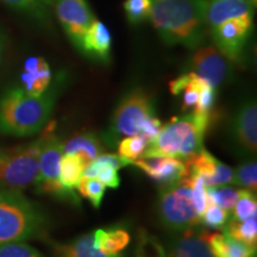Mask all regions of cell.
<instances>
[{
	"label": "cell",
	"mask_w": 257,
	"mask_h": 257,
	"mask_svg": "<svg viewBox=\"0 0 257 257\" xmlns=\"http://www.w3.org/2000/svg\"><path fill=\"white\" fill-rule=\"evenodd\" d=\"M149 21L169 46L197 49L207 35L204 0H150Z\"/></svg>",
	"instance_id": "obj_1"
},
{
	"label": "cell",
	"mask_w": 257,
	"mask_h": 257,
	"mask_svg": "<svg viewBox=\"0 0 257 257\" xmlns=\"http://www.w3.org/2000/svg\"><path fill=\"white\" fill-rule=\"evenodd\" d=\"M57 89L49 87L42 95L34 96L22 87L9 88L0 96V134L28 137L40 133L55 107Z\"/></svg>",
	"instance_id": "obj_2"
},
{
	"label": "cell",
	"mask_w": 257,
	"mask_h": 257,
	"mask_svg": "<svg viewBox=\"0 0 257 257\" xmlns=\"http://www.w3.org/2000/svg\"><path fill=\"white\" fill-rule=\"evenodd\" d=\"M212 120V113L193 111L184 117L173 118L162 126L157 136L148 143L140 159L175 157L182 161L198 154L204 146V137Z\"/></svg>",
	"instance_id": "obj_3"
},
{
	"label": "cell",
	"mask_w": 257,
	"mask_h": 257,
	"mask_svg": "<svg viewBox=\"0 0 257 257\" xmlns=\"http://www.w3.org/2000/svg\"><path fill=\"white\" fill-rule=\"evenodd\" d=\"M47 226L46 214L23 193L0 188V245L41 238Z\"/></svg>",
	"instance_id": "obj_4"
},
{
	"label": "cell",
	"mask_w": 257,
	"mask_h": 257,
	"mask_svg": "<svg viewBox=\"0 0 257 257\" xmlns=\"http://www.w3.org/2000/svg\"><path fill=\"white\" fill-rule=\"evenodd\" d=\"M157 214L161 224L173 233L184 232L201 224L193 201L191 179L184 178L163 186L157 201Z\"/></svg>",
	"instance_id": "obj_5"
},
{
	"label": "cell",
	"mask_w": 257,
	"mask_h": 257,
	"mask_svg": "<svg viewBox=\"0 0 257 257\" xmlns=\"http://www.w3.org/2000/svg\"><path fill=\"white\" fill-rule=\"evenodd\" d=\"M43 138L42 135L28 144L0 149V188L23 192L35 184Z\"/></svg>",
	"instance_id": "obj_6"
},
{
	"label": "cell",
	"mask_w": 257,
	"mask_h": 257,
	"mask_svg": "<svg viewBox=\"0 0 257 257\" xmlns=\"http://www.w3.org/2000/svg\"><path fill=\"white\" fill-rule=\"evenodd\" d=\"M153 117H155L153 96L141 87L131 89L121 98L112 115V137L140 136L144 125Z\"/></svg>",
	"instance_id": "obj_7"
},
{
	"label": "cell",
	"mask_w": 257,
	"mask_h": 257,
	"mask_svg": "<svg viewBox=\"0 0 257 257\" xmlns=\"http://www.w3.org/2000/svg\"><path fill=\"white\" fill-rule=\"evenodd\" d=\"M43 146L40 155V167L35 181V187L41 194L56 198H73L62 187L60 182V161L63 154V142L54 133L53 127H48L43 133Z\"/></svg>",
	"instance_id": "obj_8"
},
{
	"label": "cell",
	"mask_w": 257,
	"mask_h": 257,
	"mask_svg": "<svg viewBox=\"0 0 257 257\" xmlns=\"http://www.w3.org/2000/svg\"><path fill=\"white\" fill-rule=\"evenodd\" d=\"M54 12L64 34L76 49L81 51L82 41L95 21L87 0H53Z\"/></svg>",
	"instance_id": "obj_9"
},
{
	"label": "cell",
	"mask_w": 257,
	"mask_h": 257,
	"mask_svg": "<svg viewBox=\"0 0 257 257\" xmlns=\"http://www.w3.org/2000/svg\"><path fill=\"white\" fill-rule=\"evenodd\" d=\"M187 72L207 81L217 88L230 79L232 63L214 46H200L191 56Z\"/></svg>",
	"instance_id": "obj_10"
},
{
	"label": "cell",
	"mask_w": 257,
	"mask_h": 257,
	"mask_svg": "<svg viewBox=\"0 0 257 257\" xmlns=\"http://www.w3.org/2000/svg\"><path fill=\"white\" fill-rule=\"evenodd\" d=\"M252 30V19L230 21L207 32L213 41L214 47L231 63L242 60L244 48Z\"/></svg>",
	"instance_id": "obj_11"
},
{
	"label": "cell",
	"mask_w": 257,
	"mask_h": 257,
	"mask_svg": "<svg viewBox=\"0 0 257 257\" xmlns=\"http://www.w3.org/2000/svg\"><path fill=\"white\" fill-rule=\"evenodd\" d=\"M233 144L246 156H255L257 150V106L255 99H248L237 108L232 125Z\"/></svg>",
	"instance_id": "obj_12"
},
{
	"label": "cell",
	"mask_w": 257,
	"mask_h": 257,
	"mask_svg": "<svg viewBox=\"0 0 257 257\" xmlns=\"http://www.w3.org/2000/svg\"><path fill=\"white\" fill-rule=\"evenodd\" d=\"M184 162L187 168V176H200L206 187L225 186L232 181L233 170L204 148Z\"/></svg>",
	"instance_id": "obj_13"
},
{
	"label": "cell",
	"mask_w": 257,
	"mask_h": 257,
	"mask_svg": "<svg viewBox=\"0 0 257 257\" xmlns=\"http://www.w3.org/2000/svg\"><path fill=\"white\" fill-rule=\"evenodd\" d=\"M255 9L249 0H204V21L207 31L230 21L252 19Z\"/></svg>",
	"instance_id": "obj_14"
},
{
	"label": "cell",
	"mask_w": 257,
	"mask_h": 257,
	"mask_svg": "<svg viewBox=\"0 0 257 257\" xmlns=\"http://www.w3.org/2000/svg\"><path fill=\"white\" fill-rule=\"evenodd\" d=\"M131 165L143 170L154 181L162 186L172 185L187 178V168L185 162L175 157H147L137 159Z\"/></svg>",
	"instance_id": "obj_15"
},
{
	"label": "cell",
	"mask_w": 257,
	"mask_h": 257,
	"mask_svg": "<svg viewBox=\"0 0 257 257\" xmlns=\"http://www.w3.org/2000/svg\"><path fill=\"white\" fill-rule=\"evenodd\" d=\"M166 257H213L200 231L188 229L175 233L165 246Z\"/></svg>",
	"instance_id": "obj_16"
},
{
	"label": "cell",
	"mask_w": 257,
	"mask_h": 257,
	"mask_svg": "<svg viewBox=\"0 0 257 257\" xmlns=\"http://www.w3.org/2000/svg\"><path fill=\"white\" fill-rule=\"evenodd\" d=\"M51 80H53L51 69L43 57L32 56L25 61L21 81L22 88L28 94L34 96L42 95L49 89Z\"/></svg>",
	"instance_id": "obj_17"
},
{
	"label": "cell",
	"mask_w": 257,
	"mask_h": 257,
	"mask_svg": "<svg viewBox=\"0 0 257 257\" xmlns=\"http://www.w3.org/2000/svg\"><path fill=\"white\" fill-rule=\"evenodd\" d=\"M200 233L213 257H256V246L239 242L224 231H200Z\"/></svg>",
	"instance_id": "obj_18"
},
{
	"label": "cell",
	"mask_w": 257,
	"mask_h": 257,
	"mask_svg": "<svg viewBox=\"0 0 257 257\" xmlns=\"http://www.w3.org/2000/svg\"><path fill=\"white\" fill-rule=\"evenodd\" d=\"M111 48L110 31L104 23L95 19L83 37L81 53L99 62L108 63L111 60Z\"/></svg>",
	"instance_id": "obj_19"
},
{
	"label": "cell",
	"mask_w": 257,
	"mask_h": 257,
	"mask_svg": "<svg viewBox=\"0 0 257 257\" xmlns=\"http://www.w3.org/2000/svg\"><path fill=\"white\" fill-rule=\"evenodd\" d=\"M54 257H121L120 255H106L95 249L93 233L79 236L69 243H50Z\"/></svg>",
	"instance_id": "obj_20"
},
{
	"label": "cell",
	"mask_w": 257,
	"mask_h": 257,
	"mask_svg": "<svg viewBox=\"0 0 257 257\" xmlns=\"http://www.w3.org/2000/svg\"><path fill=\"white\" fill-rule=\"evenodd\" d=\"M101 153V142L94 134L76 135L63 143V154H75L80 156L85 166L92 163Z\"/></svg>",
	"instance_id": "obj_21"
},
{
	"label": "cell",
	"mask_w": 257,
	"mask_h": 257,
	"mask_svg": "<svg viewBox=\"0 0 257 257\" xmlns=\"http://www.w3.org/2000/svg\"><path fill=\"white\" fill-rule=\"evenodd\" d=\"M95 249L106 255H120L130 243V233L123 227L98 229L93 232Z\"/></svg>",
	"instance_id": "obj_22"
},
{
	"label": "cell",
	"mask_w": 257,
	"mask_h": 257,
	"mask_svg": "<svg viewBox=\"0 0 257 257\" xmlns=\"http://www.w3.org/2000/svg\"><path fill=\"white\" fill-rule=\"evenodd\" d=\"M4 4L18 14L36 22L42 27L51 24V4L48 0H2Z\"/></svg>",
	"instance_id": "obj_23"
},
{
	"label": "cell",
	"mask_w": 257,
	"mask_h": 257,
	"mask_svg": "<svg viewBox=\"0 0 257 257\" xmlns=\"http://www.w3.org/2000/svg\"><path fill=\"white\" fill-rule=\"evenodd\" d=\"M85 163L75 154H64L60 161V182L67 192L73 194L78 182L82 178Z\"/></svg>",
	"instance_id": "obj_24"
},
{
	"label": "cell",
	"mask_w": 257,
	"mask_h": 257,
	"mask_svg": "<svg viewBox=\"0 0 257 257\" xmlns=\"http://www.w3.org/2000/svg\"><path fill=\"white\" fill-rule=\"evenodd\" d=\"M225 233L239 242L250 246L257 245V214H253L248 219L238 220L232 218L227 221L223 229Z\"/></svg>",
	"instance_id": "obj_25"
},
{
	"label": "cell",
	"mask_w": 257,
	"mask_h": 257,
	"mask_svg": "<svg viewBox=\"0 0 257 257\" xmlns=\"http://www.w3.org/2000/svg\"><path fill=\"white\" fill-rule=\"evenodd\" d=\"M231 184L240 186L253 193L257 192V165L256 161L250 159L233 170V178Z\"/></svg>",
	"instance_id": "obj_26"
},
{
	"label": "cell",
	"mask_w": 257,
	"mask_h": 257,
	"mask_svg": "<svg viewBox=\"0 0 257 257\" xmlns=\"http://www.w3.org/2000/svg\"><path fill=\"white\" fill-rule=\"evenodd\" d=\"M76 188H78L80 194H81L83 198L88 199L95 208L100 207L106 188V186L102 184L100 180L96 178L82 176L78 182Z\"/></svg>",
	"instance_id": "obj_27"
},
{
	"label": "cell",
	"mask_w": 257,
	"mask_h": 257,
	"mask_svg": "<svg viewBox=\"0 0 257 257\" xmlns=\"http://www.w3.org/2000/svg\"><path fill=\"white\" fill-rule=\"evenodd\" d=\"M238 198L233 207V218L238 220L248 219L253 214H257V200L256 193L249 189H239Z\"/></svg>",
	"instance_id": "obj_28"
},
{
	"label": "cell",
	"mask_w": 257,
	"mask_h": 257,
	"mask_svg": "<svg viewBox=\"0 0 257 257\" xmlns=\"http://www.w3.org/2000/svg\"><path fill=\"white\" fill-rule=\"evenodd\" d=\"M148 141L143 136H127L118 143V154L131 162L140 159L148 146Z\"/></svg>",
	"instance_id": "obj_29"
},
{
	"label": "cell",
	"mask_w": 257,
	"mask_h": 257,
	"mask_svg": "<svg viewBox=\"0 0 257 257\" xmlns=\"http://www.w3.org/2000/svg\"><path fill=\"white\" fill-rule=\"evenodd\" d=\"M125 15L131 24H141L150 18V0H125Z\"/></svg>",
	"instance_id": "obj_30"
},
{
	"label": "cell",
	"mask_w": 257,
	"mask_h": 257,
	"mask_svg": "<svg viewBox=\"0 0 257 257\" xmlns=\"http://www.w3.org/2000/svg\"><path fill=\"white\" fill-rule=\"evenodd\" d=\"M206 192L207 195L214 204L226 211L233 210L234 204H236L237 198H238V192L236 189L224 187V186L206 187Z\"/></svg>",
	"instance_id": "obj_31"
},
{
	"label": "cell",
	"mask_w": 257,
	"mask_h": 257,
	"mask_svg": "<svg viewBox=\"0 0 257 257\" xmlns=\"http://www.w3.org/2000/svg\"><path fill=\"white\" fill-rule=\"evenodd\" d=\"M200 221L211 229H217L221 231L225 227L227 221H229V212L224 208L218 206V205L211 204L207 205L205 211L202 212Z\"/></svg>",
	"instance_id": "obj_32"
},
{
	"label": "cell",
	"mask_w": 257,
	"mask_h": 257,
	"mask_svg": "<svg viewBox=\"0 0 257 257\" xmlns=\"http://www.w3.org/2000/svg\"><path fill=\"white\" fill-rule=\"evenodd\" d=\"M137 257H166L165 245L150 234L142 233L136 250Z\"/></svg>",
	"instance_id": "obj_33"
},
{
	"label": "cell",
	"mask_w": 257,
	"mask_h": 257,
	"mask_svg": "<svg viewBox=\"0 0 257 257\" xmlns=\"http://www.w3.org/2000/svg\"><path fill=\"white\" fill-rule=\"evenodd\" d=\"M0 257H46L36 248L25 242L8 243L0 245Z\"/></svg>",
	"instance_id": "obj_34"
},
{
	"label": "cell",
	"mask_w": 257,
	"mask_h": 257,
	"mask_svg": "<svg viewBox=\"0 0 257 257\" xmlns=\"http://www.w3.org/2000/svg\"><path fill=\"white\" fill-rule=\"evenodd\" d=\"M216 102V88L211 85H206L199 92L198 102L195 105L194 111L201 112V113H212Z\"/></svg>",
	"instance_id": "obj_35"
},
{
	"label": "cell",
	"mask_w": 257,
	"mask_h": 257,
	"mask_svg": "<svg viewBox=\"0 0 257 257\" xmlns=\"http://www.w3.org/2000/svg\"><path fill=\"white\" fill-rule=\"evenodd\" d=\"M3 54H4V43H3V37L0 35V64H2L3 61Z\"/></svg>",
	"instance_id": "obj_36"
},
{
	"label": "cell",
	"mask_w": 257,
	"mask_h": 257,
	"mask_svg": "<svg viewBox=\"0 0 257 257\" xmlns=\"http://www.w3.org/2000/svg\"><path fill=\"white\" fill-rule=\"evenodd\" d=\"M249 3H250V4L252 5V8H253V9H256V5H257V0H249Z\"/></svg>",
	"instance_id": "obj_37"
},
{
	"label": "cell",
	"mask_w": 257,
	"mask_h": 257,
	"mask_svg": "<svg viewBox=\"0 0 257 257\" xmlns=\"http://www.w3.org/2000/svg\"><path fill=\"white\" fill-rule=\"evenodd\" d=\"M48 2H49V3H50V4H51V5H53V0H48Z\"/></svg>",
	"instance_id": "obj_38"
}]
</instances>
